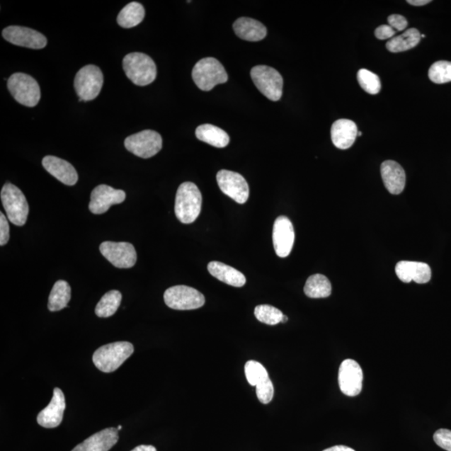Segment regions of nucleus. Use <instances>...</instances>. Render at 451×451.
<instances>
[{
    "mask_svg": "<svg viewBox=\"0 0 451 451\" xmlns=\"http://www.w3.org/2000/svg\"><path fill=\"white\" fill-rule=\"evenodd\" d=\"M164 301L169 308L176 310H193L205 304V297L197 290L185 285L169 288L164 294Z\"/></svg>",
    "mask_w": 451,
    "mask_h": 451,
    "instance_id": "obj_9",
    "label": "nucleus"
},
{
    "mask_svg": "<svg viewBox=\"0 0 451 451\" xmlns=\"http://www.w3.org/2000/svg\"><path fill=\"white\" fill-rule=\"evenodd\" d=\"M125 147L135 156L147 159L161 150L162 138L159 133L146 130L125 139Z\"/></svg>",
    "mask_w": 451,
    "mask_h": 451,
    "instance_id": "obj_10",
    "label": "nucleus"
},
{
    "mask_svg": "<svg viewBox=\"0 0 451 451\" xmlns=\"http://www.w3.org/2000/svg\"><path fill=\"white\" fill-rule=\"evenodd\" d=\"M122 426H118V430H122Z\"/></svg>",
    "mask_w": 451,
    "mask_h": 451,
    "instance_id": "obj_44",
    "label": "nucleus"
},
{
    "mask_svg": "<svg viewBox=\"0 0 451 451\" xmlns=\"http://www.w3.org/2000/svg\"><path fill=\"white\" fill-rule=\"evenodd\" d=\"M358 136L361 137L362 136V132H358Z\"/></svg>",
    "mask_w": 451,
    "mask_h": 451,
    "instance_id": "obj_45",
    "label": "nucleus"
},
{
    "mask_svg": "<svg viewBox=\"0 0 451 451\" xmlns=\"http://www.w3.org/2000/svg\"><path fill=\"white\" fill-rule=\"evenodd\" d=\"M381 176L386 189L394 195L401 194L406 183V175L403 167L394 161H385L381 165Z\"/></svg>",
    "mask_w": 451,
    "mask_h": 451,
    "instance_id": "obj_21",
    "label": "nucleus"
},
{
    "mask_svg": "<svg viewBox=\"0 0 451 451\" xmlns=\"http://www.w3.org/2000/svg\"><path fill=\"white\" fill-rule=\"evenodd\" d=\"M127 195L122 190H118L107 185H99L92 190L89 209L92 213L103 214L115 204L122 203Z\"/></svg>",
    "mask_w": 451,
    "mask_h": 451,
    "instance_id": "obj_16",
    "label": "nucleus"
},
{
    "mask_svg": "<svg viewBox=\"0 0 451 451\" xmlns=\"http://www.w3.org/2000/svg\"><path fill=\"white\" fill-rule=\"evenodd\" d=\"M395 31L392 26L384 25H380L375 30V35L376 38L379 40H388L392 39V37L395 35Z\"/></svg>",
    "mask_w": 451,
    "mask_h": 451,
    "instance_id": "obj_39",
    "label": "nucleus"
},
{
    "mask_svg": "<svg viewBox=\"0 0 451 451\" xmlns=\"http://www.w3.org/2000/svg\"><path fill=\"white\" fill-rule=\"evenodd\" d=\"M430 0H408L407 3L413 6H423L430 4Z\"/></svg>",
    "mask_w": 451,
    "mask_h": 451,
    "instance_id": "obj_40",
    "label": "nucleus"
},
{
    "mask_svg": "<svg viewBox=\"0 0 451 451\" xmlns=\"http://www.w3.org/2000/svg\"><path fill=\"white\" fill-rule=\"evenodd\" d=\"M434 440L437 445L447 451H451V430L440 429L434 434Z\"/></svg>",
    "mask_w": 451,
    "mask_h": 451,
    "instance_id": "obj_36",
    "label": "nucleus"
},
{
    "mask_svg": "<svg viewBox=\"0 0 451 451\" xmlns=\"http://www.w3.org/2000/svg\"><path fill=\"white\" fill-rule=\"evenodd\" d=\"M295 239L294 226L287 217H278L274 222L273 241L279 258H285L290 254Z\"/></svg>",
    "mask_w": 451,
    "mask_h": 451,
    "instance_id": "obj_15",
    "label": "nucleus"
},
{
    "mask_svg": "<svg viewBox=\"0 0 451 451\" xmlns=\"http://www.w3.org/2000/svg\"><path fill=\"white\" fill-rule=\"evenodd\" d=\"M218 187L236 202L244 204L249 198V187L243 176L234 171L221 170L217 174Z\"/></svg>",
    "mask_w": 451,
    "mask_h": 451,
    "instance_id": "obj_11",
    "label": "nucleus"
},
{
    "mask_svg": "<svg viewBox=\"0 0 451 451\" xmlns=\"http://www.w3.org/2000/svg\"><path fill=\"white\" fill-rule=\"evenodd\" d=\"M207 270L212 276L226 285L236 287L246 285V279L244 274L225 263L217 261L209 263Z\"/></svg>",
    "mask_w": 451,
    "mask_h": 451,
    "instance_id": "obj_24",
    "label": "nucleus"
},
{
    "mask_svg": "<svg viewBox=\"0 0 451 451\" xmlns=\"http://www.w3.org/2000/svg\"><path fill=\"white\" fill-rule=\"evenodd\" d=\"M42 165L60 183L67 185H74L77 183L79 179L77 171L67 161L57 156H47L44 157Z\"/></svg>",
    "mask_w": 451,
    "mask_h": 451,
    "instance_id": "obj_19",
    "label": "nucleus"
},
{
    "mask_svg": "<svg viewBox=\"0 0 451 451\" xmlns=\"http://www.w3.org/2000/svg\"><path fill=\"white\" fill-rule=\"evenodd\" d=\"M234 30L240 39L246 41H260L267 35L266 27L251 18H239L234 22Z\"/></svg>",
    "mask_w": 451,
    "mask_h": 451,
    "instance_id": "obj_23",
    "label": "nucleus"
},
{
    "mask_svg": "<svg viewBox=\"0 0 451 451\" xmlns=\"http://www.w3.org/2000/svg\"><path fill=\"white\" fill-rule=\"evenodd\" d=\"M193 79L200 90L209 91L217 85L226 83L229 80V76L217 59L208 57L199 60L195 64Z\"/></svg>",
    "mask_w": 451,
    "mask_h": 451,
    "instance_id": "obj_4",
    "label": "nucleus"
},
{
    "mask_svg": "<svg viewBox=\"0 0 451 451\" xmlns=\"http://www.w3.org/2000/svg\"><path fill=\"white\" fill-rule=\"evenodd\" d=\"M72 299V288L67 281L59 280L55 283L49 297L48 309L57 312L67 308Z\"/></svg>",
    "mask_w": 451,
    "mask_h": 451,
    "instance_id": "obj_26",
    "label": "nucleus"
},
{
    "mask_svg": "<svg viewBox=\"0 0 451 451\" xmlns=\"http://www.w3.org/2000/svg\"><path fill=\"white\" fill-rule=\"evenodd\" d=\"M304 292L311 299H324L331 295V282L322 274H314L307 280Z\"/></svg>",
    "mask_w": 451,
    "mask_h": 451,
    "instance_id": "obj_28",
    "label": "nucleus"
},
{
    "mask_svg": "<svg viewBox=\"0 0 451 451\" xmlns=\"http://www.w3.org/2000/svg\"><path fill=\"white\" fill-rule=\"evenodd\" d=\"M395 273L399 280L406 283L413 281L424 285L431 278V269L425 263L401 261L395 267Z\"/></svg>",
    "mask_w": 451,
    "mask_h": 451,
    "instance_id": "obj_18",
    "label": "nucleus"
},
{
    "mask_svg": "<svg viewBox=\"0 0 451 451\" xmlns=\"http://www.w3.org/2000/svg\"><path fill=\"white\" fill-rule=\"evenodd\" d=\"M144 18H145V8L142 4L132 2L120 11L118 17V23L125 29H130V28L141 24Z\"/></svg>",
    "mask_w": 451,
    "mask_h": 451,
    "instance_id": "obj_29",
    "label": "nucleus"
},
{
    "mask_svg": "<svg viewBox=\"0 0 451 451\" xmlns=\"http://www.w3.org/2000/svg\"><path fill=\"white\" fill-rule=\"evenodd\" d=\"M100 251L116 268H130L137 263V254L132 244L104 241L100 246Z\"/></svg>",
    "mask_w": 451,
    "mask_h": 451,
    "instance_id": "obj_12",
    "label": "nucleus"
},
{
    "mask_svg": "<svg viewBox=\"0 0 451 451\" xmlns=\"http://www.w3.org/2000/svg\"><path fill=\"white\" fill-rule=\"evenodd\" d=\"M426 35H421V38H425Z\"/></svg>",
    "mask_w": 451,
    "mask_h": 451,
    "instance_id": "obj_46",
    "label": "nucleus"
},
{
    "mask_svg": "<svg viewBox=\"0 0 451 451\" xmlns=\"http://www.w3.org/2000/svg\"><path fill=\"white\" fill-rule=\"evenodd\" d=\"M389 25L392 26L395 31H402L408 26V21L406 18L399 15H392L388 17Z\"/></svg>",
    "mask_w": 451,
    "mask_h": 451,
    "instance_id": "obj_38",
    "label": "nucleus"
},
{
    "mask_svg": "<svg viewBox=\"0 0 451 451\" xmlns=\"http://www.w3.org/2000/svg\"><path fill=\"white\" fill-rule=\"evenodd\" d=\"M256 392H257V397L260 402L263 404L270 403L274 395L273 384L270 378L256 386Z\"/></svg>",
    "mask_w": 451,
    "mask_h": 451,
    "instance_id": "obj_35",
    "label": "nucleus"
},
{
    "mask_svg": "<svg viewBox=\"0 0 451 451\" xmlns=\"http://www.w3.org/2000/svg\"><path fill=\"white\" fill-rule=\"evenodd\" d=\"M255 317L260 322L268 325H276L282 322L283 314L271 305H258L254 310Z\"/></svg>",
    "mask_w": 451,
    "mask_h": 451,
    "instance_id": "obj_31",
    "label": "nucleus"
},
{
    "mask_svg": "<svg viewBox=\"0 0 451 451\" xmlns=\"http://www.w3.org/2000/svg\"><path fill=\"white\" fill-rule=\"evenodd\" d=\"M64 410H66L64 395L62 389L55 388L52 399L48 406L40 412L37 417V422L40 426L48 428V429L58 427L62 422Z\"/></svg>",
    "mask_w": 451,
    "mask_h": 451,
    "instance_id": "obj_17",
    "label": "nucleus"
},
{
    "mask_svg": "<svg viewBox=\"0 0 451 451\" xmlns=\"http://www.w3.org/2000/svg\"><path fill=\"white\" fill-rule=\"evenodd\" d=\"M123 69L129 80L139 86L150 85L156 78V64L146 54L135 52L125 55Z\"/></svg>",
    "mask_w": 451,
    "mask_h": 451,
    "instance_id": "obj_3",
    "label": "nucleus"
},
{
    "mask_svg": "<svg viewBox=\"0 0 451 451\" xmlns=\"http://www.w3.org/2000/svg\"><path fill=\"white\" fill-rule=\"evenodd\" d=\"M202 197L200 190L193 183L181 184L176 192L175 213L178 219L184 224L197 220L202 209Z\"/></svg>",
    "mask_w": 451,
    "mask_h": 451,
    "instance_id": "obj_1",
    "label": "nucleus"
},
{
    "mask_svg": "<svg viewBox=\"0 0 451 451\" xmlns=\"http://www.w3.org/2000/svg\"><path fill=\"white\" fill-rule=\"evenodd\" d=\"M324 451H355V450L350 447H348V446L336 445V446H333V447H330L329 449L324 450Z\"/></svg>",
    "mask_w": 451,
    "mask_h": 451,
    "instance_id": "obj_41",
    "label": "nucleus"
},
{
    "mask_svg": "<svg viewBox=\"0 0 451 451\" xmlns=\"http://www.w3.org/2000/svg\"><path fill=\"white\" fill-rule=\"evenodd\" d=\"M421 35L418 30L409 29L404 34L394 37L386 44V48L390 52L399 53L415 48L420 43Z\"/></svg>",
    "mask_w": 451,
    "mask_h": 451,
    "instance_id": "obj_27",
    "label": "nucleus"
},
{
    "mask_svg": "<svg viewBox=\"0 0 451 451\" xmlns=\"http://www.w3.org/2000/svg\"><path fill=\"white\" fill-rule=\"evenodd\" d=\"M245 375L250 385L257 386L269 379V375L265 367L254 360L246 362L245 365Z\"/></svg>",
    "mask_w": 451,
    "mask_h": 451,
    "instance_id": "obj_32",
    "label": "nucleus"
},
{
    "mask_svg": "<svg viewBox=\"0 0 451 451\" xmlns=\"http://www.w3.org/2000/svg\"><path fill=\"white\" fill-rule=\"evenodd\" d=\"M362 370L355 360H343L338 370V384L343 394L356 396L362 392Z\"/></svg>",
    "mask_w": 451,
    "mask_h": 451,
    "instance_id": "obj_14",
    "label": "nucleus"
},
{
    "mask_svg": "<svg viewBox=\"0 0 451 451\" xmlns=\"http://www.w3.org/2000/svg\"><path fill=\"white\" fill-rule=\"evenodd\" d=\"M122 299V295L118 290L106 292L96 307V314L100 318L110 317L119 309Z\"/></svg>",
    "mask_w": 451,
    "mask_h": 451,
    "instance_id": "obj_30",
    "label": "nucleus"
},
{
    "mask_svg": "<svg viewBox=\"0 0 451 451\" xmlns=\"http://www.w3.org/2000/svg\"><path fill=\"white\" fill-rule=\"evenodd\" d=\"M8 89L18 103L28 107L38 105L40 88L33 77L25 73H16L8 78Z\"/></svg>",
    "mask_w": 451,
    "mask_h": 451,
    "instance_id": "obj_6",
    "label": "nucleus"
},
{
    "mask_svg": "<svg viewBox=\"0 0 451 451\" xmlns=\"http://www.w3.org/2000/svg\"><path fill=\"white\" fill-rule=\"evenodd\" d=\"M358 81L362 89L370 95H376L381 90V82L377 74L366 69H360L357 74Z\"/></svg>",
    "mask_w": 451,
    "mask_h": 451,
    "instance_id": "obj_33",
    "label": "nucleus"
},
{
    "mask_svg": "<svg viewBox=\"0 0 451 451\" xmlns=\"http://www.w3.org/2000/svg\"><path fill=\"white\" fill-rule=\"evenodd\" d=\"M4 39L9 43L22 46V47L40 50L47 45L45 36L30 28L22 26H8L2 32Z\"/></svg>",
    "mask_w": 451,
    "mask_h": 451,
    "instance_id": "obj_13",
    "label": "nucleus"
},
{
    "mask_svg": "<svg viewBox=\"0 0 451 451\" xmlns=\"http://www.w3.org/2000/svg\"><path fill=\"white\" fill-rule=\"evenodd\" d=\"M287 321V316H285V314H283L282 316V322L281 323H286Z\"/></svg>",
    "mask_w": 451,
    "mask_h": 451,
    "instance_id": "obj_43",
    "label": "nucleus"
},
{
    "mask_svg": "<svg viewBox=\"0 0 451 451\" xmlns=\"http://www.w3.org/2000/svg\"><path fill=\"white\" fill-rule=\"evenodd\" d=\"M9 240V225L8 218L0 213V246L7 244Z\"/></svg>",
    "mask_w": 451,
    "mask_h": 451,
    "instance_id": "obj_37",
    "label": "nucleus"
},
{
    "mask_svg": "<svg viewBox=\"0 0 451 451\" xmlns=\"http://www.w3.org/2000/svg\"><path fill=\"white\" fill-rule=\"evenodd\" d=\"M118 430L107 428L79 444L72 451H109L118 443Z\"/></svg>",
    "mask_w": 451,
    "mask_h": 451,
    "instance_id": "obj_20",
    "label": "nucleus"
},
{
    "mask_svg": "<svg viewBox=\"0 0 451 451\" xmlns=\"http://www.w3.org/2000/svg\"><path fill=\"white\" fill-rule=\"evenodd\" d=\"M0 196L8 219L16 226H24L30 211L24 193L16 185L6 183L4 185Z\"/></svg>",
    "mask_w": 451,
    "mask_h": 451,
    "instance_id": "obj_5",
    "label": "nucleus"
},
{
    "mask_svg": "<svg viewBox=\"0 0 451 451\" xmlns=\"http://www.w3.org/2000/svg\"><path fill=\"white\" fill-rule=\"evenodd\" d=\"M196 136L200 141L217 148L226 147L230 142L229 134L210 124L199 125L196 130Z\"/></svg>",
    "mask_w": 451,
    "mask_h": 451,
    "instance_id": "obj_25",
    "label": "nucleus"
},
{
    "mask_svg": "<svg viewBox=\"0 0 451 451\" xmlns=\"http://www.w3.org/2000/svg\"><path fill=\"white\" fill-rule=\"evenodd\" d=\"M132 451H156L154 446L152 445H139Z\"/></svg>",
    "mask_w": 451,
    "mask_h": 451,
    "instance_id": "obj_42",
    "label": "nucleus"
},
{
    "mask_svg": "<svg viewBox=\"0 0 451 451\" xmlns=\"http://www.w3.org/2000/svg\"><path fill=\"white\" fill-rule=\"evenodd\" d=\"M134 346L129 342H115L98 348L93 355V362L104 373H113L132 355Z\"/></svg>",
    "mask_w": 451,
    "mask_h": 451,
    "instance_id": "obj_2",
    "label": "nucleus"
},
{
    "mask_svg": "<svg viewBox=\"0 0 451 451\" xmlns=\"http://www.w3.org/2000/svg\"><path fill=\"white\" fill-rule=\"evenodd\" d=\"M103 73L98 67L88 64L78 72L74 78V89L80 101H89L96 98L103 86Z\"/></svg>",
    "mask_w": 451,
    "mask_h": 451,
    "instance_id": "obj_7",
    "label": "nucleus"
},
{
    "mask_svg": "<svg viewBox=\"0 0 451 451\" xmlns=\"http://www.w3.org/2000/svg\"><path fill=\"white\" fill-rule=\"evenodd\" d=\"M358 127L353 120L341 119L332 125L331 138L333 145L341 150H347L355 143L358 137Z\"/></svg>",
    "mask_w": 451,
    "mask_h": 451,
    "instance_id": "obj_22",
    "label": "nucleus"
},
{
    "mask_svg": "<svg viewBox=\"0 0 451 451\" xmlns=\"http://www.w3.org/2000/svg\"><path fill=\"white\" fill-rule=\"evenodd\" d=\"M429 78L435 84L451 82V62L440 60L432 64L429 69Z\"/></svg>",
    "mask_w": 451,
    "mask_h": 451,
    "instance_id": "obj_34",
    "label": "nucleus"
},
{
    "mask_svg": "<svg viewBox=\"0 0 451 451\" xmlns=\"http://www.w3.org/2000/svg\"><path fill=\"white\" fill-rule=\"evenodd\" d=\"M251 77L256 87L268 99L278 101L282 95V77L275 69L267 66H257L251 71Z\"/></svg>",
    "mask_w": 451,
    "mask_h": 451,
    "instance_id": "obj_8",
    "label": "nucleus"
}]
</instances>
